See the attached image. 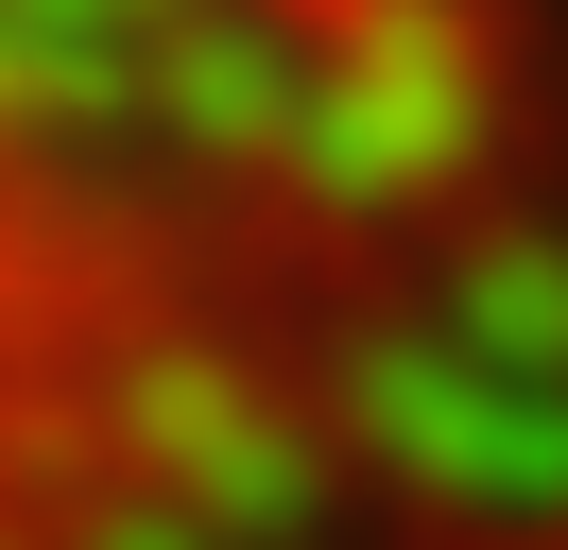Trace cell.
Segmentation results:
<instances>
[{
	"mask_svg": "<svg viewBox=\"0 0 568 550\" xmlns=\"http://www.w3.org/2000/svg\"><path fill=\"white\" fill-rule=\"evenodd\" d=\"M0 550H568V0H0Z\"/></svg>",
	"mask_w": 568,
	"mask_h": 550,
	"instance_id": "1",
	"label": "cell"
}]
</instances>
